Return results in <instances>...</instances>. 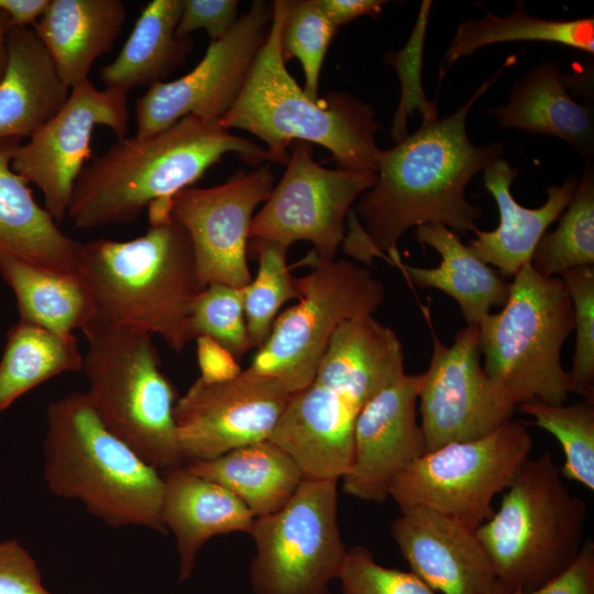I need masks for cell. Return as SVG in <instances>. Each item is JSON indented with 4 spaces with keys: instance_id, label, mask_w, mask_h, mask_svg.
<instances>
[{
    "instance_id": "obj_1",
    "label": "cell",
    "mask_w": 594,
    "mask_h": 594,
    "mask_svg": "<svg viewBox=\"0 0 594 594\" xmlns=\"http://www.w3.org/2000/svg\"><path fill=\"white\" fill-rule=\"evenodd\" d=\"M514 56L454 113L422 121L411 135L389 150L381 151L373 186L350 211L349 233L342 246L346 254L365 264L382 257L394 264L397 244L410 228L441 224L454 233L475 232L482 217L465 189L470 180L502 157L504 144L474 145L466 132L468 116L512 65Z\"/></svg>"
},
{
    "instance_id": "obj_2",
    "label": "cell",
    "mask_w": 594,
    "mask_h": 594,
    "mask_svg": "<svg viewBox=\"0 0 594 594\" xmlns=\"http://www.w3.org/2000/svg\"><path fill=\"white\" fill-rule=\"evenodd\" d=\"M396 332L373 316L341 323L311 382L293 394L270 440L285 449L305 479L340 481L353 457L358 417L405 373Z\"/></svg>"
},
{
    "instance_id": "obj_3",
    "label": "cell",
    "mask_w": 594,
    "mask_h": 594,
    "mask_svg": "<svg viewBox=\"0 0 594 594\" xmlns=\"http://www.w3.org/2000/svg\"><path fill=\"white\" fill-rule=\"evenodd\" d=\"M80 278L92 305L87 340L130 329L158 336L174 351L190 341L188 323L202 284L186 229L172 216L142 235L82 243Z\"/></svg>"
},
{
    "instance_id": "obj_4",
    "label": "cell",
    "mask_w": 594,
    "mask_h": 594,
    "mask_svg": "<svg viewBox=\"0 0 594 594\" xmlns=\"http://www.w3.org/2000/svg\"><path fill=\"white\" fill-rule=\"evenodd\" d=\"M230 152L250 164L270 161L266 148L229 133L219 120L193 114L150 136L118 139L81 170L67 217L78 229L132 223L153 202L188 188Z\"/></svg>"
},
{
    "instance_id": "obj_5",
    "label": "cell",
    "mask_w": 594,
    "mask_h": 594,
    "mask_svg": "<svg viewBox=\"0 0 594 594\" xmlns=\"http://www.w3.org/2000/svg\"><path fill=\"white\" fill-rule=\"evenodd\" d=\"M286 10L287 0L273 2L266 40L220 125L260 138L273 163L287 164V147L298 140L328 148L341 169L376 174L382 150L373 109L346 92L310 99L286 69L280 44Z\"/></svg>"
},
{
    "instance_id": "obj_6",
    "label": "cell",
    "mask_w": 594,
    "mask_h": 594,
    "mask_svg": "<svg viewBox=\"0 0 594 594\" xmlns=\"http://www.w3.org/2000/svg\"><path fill=\"white\" fill-rule=\"evenodd\" d=\"M46 421L44 479L52 493L81 502L108 526L166 532L161 472L102 424L87 393L52 402Z\"/></svg>"
},
{
    "instance_id": "obj_7",
    "label": "cell",
    "mask_w": 594,
    "mask_h": 594,
    "mask_svg": "<svg viewBox=\"0 0 594 594\" xmlns=\"http://www.w3.org/2000/svg\"><path fill=\"white\" fill-rule=\"evenodd\" d=\"M586 516V504L569 492L544 451L521 464L498 509L475 531L496 581L530 591L573 563L584 543Z\"/></svg>"
},
{
    "instance_id": "obj_8",
    "label": "cell",
    "mask_w": 594,
    "mask_h": 594,
    "mask_svg": "<svg viewBox=\"0 0 594 594\" xmlns=\"http://www.w3.org/2000/svg\"><path fill=\"white\" fill-rule=\"evenodd\" d=\"M477 328L484 372L516 409L529 402L568 400L570 376L561 352L574 330V311L559 276L546 277L526 264L509 283L502 310Z\"/></svg>"
},
{
    "instance_id": "obj_9",
    "label": "cell",
    "mask_w": 594,
    "mask_h": 594,
    "mask_svg": "<svg viewBox=\"0 0 594 594\" xmlns=\"http://www.w3.org/2000/svg\"><path fill=\"white\" fill-rule=\"evenodd\" d=\"M88 343L81 371L102 424L160 472L184 464L174 419L177 394L152 336L119 329Z\"/></svg>"
},
{
    "instance_id": "obj_10",
    "label": "cell",
    "mask_w": 594,
    "mask_h": 594,
    "mask_svg": "<svg viewBox=\"0 0 594 594\" xmlns=\"http://www.w3.org/2000/svg\"><path fill=\"white\" fill-rule=\"evenodd\" d=\"M308 261L310 272L295 278L298 304L276 317L246 369L276 380L292 395L311 382L338 327L373 316L386 297L383 283L352 261L314 254Z\"/></svg>"
},
{
    "instance_id": "obj_11",
    "label": "cell",
    "mask_w": 594,
    "mask_h": 594,
    "mask_svg": "<svg viewBox=\"0 0 594 594\" xmlns=\"http://www.w3.org/2000/svg\"><path fill=\"white\" fill-rule=\"evenodd\" d=\"M527 427L509 419L490 435L426 452L393 481L388 495L399 508L425 506L472 529L493 515L495 496L530 458Z\"/></svg>"
},
{
    "instance_id": "obj_12",
    "label": "cell",
    "mask_w": 594,
    "mask_h": 594,
    "mask_svg": "<svg viewBox=\"0 0 594 594\" xmlns=\"http://www.w3.org/2000/svg\"><path fill=\"white\" fill-rule=\"evenodd\" d=\"M338 482L305 479L283 508L255 518L249 568L254 594H330L348 551L338 524Z\"/></svg>"
},
{
    "instance_id": "obj_13",
    "label": "cell",
    "mask_w": 594,
    "mask_h": 594,
    "mask_svg": "<svg viewBox=\"0 0 594 594\" xmlns=\"http://www.w3.org/2000/svg\"><path fill=\"white\" fill-rule=\"evenodd\" d=\"M375 178L371 172L326 168L314 160L309 143L298 142L282 179L253 217L249 240L287 248L304 240L314 245L318 258L334 260L345 220Z\"/></svg>"
},
{
    "instance_id": "obj_14",
    "label": "cell",
    "mask_w": 594,
    "mask_h": 594,
    "mask_svg": "<svg viewBox=\"0 0 594 594\" xmlns=\"http://www.w3.org/2000/svg\"><path fill=\"white\" fill-rule=\"evenodd\" d=\"M271 20V6L254 1L222 37L210 43L191 72L150 86L135 102V135L156 134L189 114L220 121L238 99Z\"/></svg>"
},
{
    "instance_id": "obj_15",
    "label": "cell",
    "mask_w": 594,
    "mask_h": 594,
    "mask_svg": "<svg viewBox=\"0 0 594 594\" xmlns=\"http://www.w3.org/2000/svg\"><path fill=\"white\" fill-rule=\"evenodd\" d=\"M128 94L95 87L89 79L73 87L61 110L25 144H19L11 168L44 196V208L56 222L67 217L74 186L91 156L96 125L118 139L129 129Z\"/></svg>"
},
{
    "instance_id": "obj_16",
    "label": "cell",
    "mask_w": 594,
    "mask_h": 594,
    "mask_svg": "<svg viewBox=\"0 0 594 594\" xmlns=\"http://www.w3.org/2000/svg\"><path fill=\"white\" fill-rule=\"evenodd\" d=\"M432 331V353L418 400L426 452L485 437L512 419L516 407L496 389L481 364L477 326L468 324L448 346Z\"/></svg>"
},
{
    "instance_id": "obj_17",
    "label": "cell",
    "mask_w": 594,
    "mask_h": 594,
    "mask_svg": "<svg viewBox=\"0 0 594 594\" xmlns=\"http://www.w3.org/2000/svg\"><path fill=\"white\" fill-rule=\"evenodd\" d=\"M290 396L276 380L248 370L226 382L198 377L174 407L184 463L268 440Z\"/></svg>"
},
{
    "instance_id": "obj_18",
    "label": "cell",
    "mask_w": 594,
    "mask_h": 594,
    "mask_svg": "<svg viewBox=\"0 0 594 594\" xmlns=\"http://www.w3.org/2000/svg\"><path fill=\"white\" fill-rule=\"evenodd\" d=\"M273 185L274 175L265 165L215 187L185 188L169 199V213L190 238L205 286L243 288L251 282L246 245L253 211L268 198Z\"/></svg>"
},
{
    "instance_id": "obj_19",
    "label": "cell",
    "mask_w": 594,
    "mask_h": 594,
    "mask_svg": "<svg viewBox=\"0 0 594 594\" xmlns=\"http://www.w3.org/2000/svg\"><path fill=\"white\" fill-rule=\"evenodd\" d=\"M421 374H406L378 392L360 413L343 492L364 502L389 497L393 481L426 453L417 420Z\"/></svg>"
},
{
    "instance_id": "obj_20",
    "label": "cell",
    "mask_w": 594,
    "mask_h": 594,
    "mask_svg": "<svg viewBox=\"0 0 594 594\" xmlns=\"http://www.w3.org/2000/svg\"><path fill=\"white\" fill-rule=\"evenodd\" d=\"M392 537L410 572L442 594H490L495 575L472 529L425 506L400 509Z\"/></svg>"
},
{
    "instance_id": "obj_21",
    "label": "cell",
    "mask_w": 594,
    "mask_h": 594,
    "mask_svg": "<svg viewBox=\"0 0 594 594\" xmlns=\"http://www.w3.org/2000/svg\"><path fill=\"white\" fill-rule=\"evenodd\" d=\"M518 175L508 161L498 158L483 170V184L496 201L499 222L492 231L476 230L468 245L484 263L493 265L504 277H514L531 262L534 252L547 229L574 197L580 178L571 174L561 185L547 189L546 202L535 209L518 204L510 186Z\"/></svg>"
},
{
    "instance_id": "obj_22",
    "label": "cell",
    "mask_w": 594,
    "mask_h": 594,
    "mask_svg": "<svg viewBox=\"0 0 594 594\" xmlns=\"http://www.w3.org/2000/svg\"><path fill=\"white\" fill-rule=\"evenodd\" d=\"M161 474V520L166 531L169 529L175 536L179 581L184 582L190 579L208 540L237 531L250 534L255 517L229 490L193 473L185 464Z\"/></svg>"
},
{
    "instance_id": "obj_23",
    "label": "cell",
    "mask_w": 594,
    "mask_h": 594,
    "mask_svg": "<svg viewBox=\"0 0 594 594\" xmlns=\"http://www.w3.org/2000/svg\"><path fill=\"white\" fill-rule=\"evenodd\" d=\"M20 139L0 141V251L47 271L80 278L82 243L66 235L11 168Z\"/></svg>"
},
{
    "instance_id": "obj_24",
    "label": "cell",
    "mask_w": 594,
    "mask_h": 594,
    "mask_svg": "<svg viewBox=\"0 0 594 594\" xmlns=\"http://www.w3.org/2000/svg\"><path fill=\"white\" fill-rule=\"evenodd\" d=\"M7 48L8 65L0 81V141L30 139L61 110L70 88L33 29L12 26Z\"/></svg>"
},
{
    "instance_id": "obj_25",
    "label": "cell",
    "mask_w": 594,
    "mask_h": 594,
    "mask_svg": "<svg viewBox=\"0 0 594 594\" xmlns=\"http://www.w3.org/2000/svg\"><path fill=\"white\" fill-rule=\"evenodd\" d=\"M125 19L121 0H51L33 30L72 89L89 79L95 61L112 50Z\"/></svg>"
},
{
    "instance_id": "obj_26",
    "label": "cell",
    "mask_w": 594,
    "mask_h": 594,
    "mask_svg": "<svg viewBox=\"0 0 594 594\" xmlns=\"http://www.w3.org/2000/svg\"><path fill=\"white\" fill-rule=\"evenodd\" d=\"M488 113L503 128L557 136L592 162L593 110L572 98L556 62L530 69L514 84L507 103L490 109Z\"/></svg>"
},
{
    "instance_id": "obj_27",
    "label": "cell",
    "mask_w": 594,
    "mask_h": 594,
    "mask_svg": "<svg viewBox=\"0 0 594 594\" xmlns=\"http://www.w3.org/2000/svg\"><path fill=\"white\" fill-rule=\"evenodd\" d=\"M416 238L441 257L439 266L426 268L394 263L418 288L438 289L453 298L468 324L479 326L493 307H503L509 283L491 265L481 261L460 237L441 224L416 228Z\"/></svg>"
},
{
    "instance_id": "obj_28",
    "label": "cell",
    "mask_w": 594,
    "mask_h": 594,
    "mask_svg": "<svg viewBox=\"0 0 594 594\" xmlns=\"http://www.w3.org/2000/svg\"><path fill=\"white\" fill-rule=\"evenodd\" d=\"M184 464L193 473L229 490L255 518L283 508L305 480L294 458L270 439Z\"/></svg>"
},
{
    "instance_id": "obj_29",
    "label": "cell",
    "mask_w": 594,
    "mask_h": 594,
    "mask_svg": "<svg viewBox=\"0 0 594 594\" xmlns=\"http://www.w3.org/2000/svg\"><path fill=\"white\" fill-rule=\"evenodd\" d=\"M183 3L152 0L142 9L116 59L100 69L105 88L128 94L135 87H150L185 63L193 38L176 35Z\"/></svg>"
},
{
    "instance_id": "obj_30",
    "label": "cell",
    "mask_w": 594,
    "mask_h": 594,
    "mask_svg": "<svg viewBox=\"0 0 594 594\" xmlns=\"http://www.w3.org/2000/svg\"><path fill=\"white\" fill-rule=\"evenodd\" d=\"M0 274L13 290L20 320L59 334L82 330L92 305L81 278L47 271L0 251Z\"/></svg>"
},
{
    "instance_id": "obj_31",
    "label": "cell",
    "mask_w": 594,
    "mask_h": 594,
    "mask_svg": "<svg viewBox=\"0 0 594 594\" xmlns=\"http://www.w3.org/2000/svg\"><path fill=\"white\" fill-rule=\"evenodd\" d=\"M82 361L74 333L59 334L20 320L8 333L0 361V411L45 381L81 371Z\"/></svg>"
},
{
    "instance_id": "obj_32",
    "label": "cell",
    "mask_w": 594,
    "mask_h": 594,
    "mask_svg": "<svg viewBox=\"0 0 594 594\" xmlns=\"http://www.w3.org/2000/svg\"><path fill=\"white\" fill-rule=\"evenodd\" d=\"M514 41H542L558 43L594 54V18L550 20L528 14L524 2L507 16L487 13L485 18L461 23L453 36L440 68L442 78L459 59L476 50L497 43Z\"/></svg>"
},
{
    "instance_id": "obj_33",
    "label": "cell",
    "mask_w": 594,
    "mask_h": 594,
    "mask_svg": "<svg viewBox=\"0 0 594 594\" xmlns=\"http://www.w3.org/2000/svg\"><path fill=\"white\" fill-rule=\"evenodd\" d=\"M559 219L557 229L541 238L530 262L546 277L594 265L593 162H586L574 197Z\"/></svg>"
},
{
    "instance_id": "obj_34",
    "label": "cell",
    "mask_w": 594,
    "mask_h": 594,
    "mask_svg": "<svg viewBox=\"0 0 594 594\" xmlns=\"http://www.w3.org/2000/svg\"><path fill=\"white\" fill-rule=\"evenodd\" d=\"M517 409L560 442L561 475L594 491V399L572 405L529 402Z\"/></svg>"
},
{
    "instance_id": "obj_35",
    "label": "cell",
    "mask_w": 594,
    "mask_h": 594,
    "mask_svg": "<svg viewBox=\"0 0 594 594\" xmlns=\"http://www.w3.org/2000/svg\"><path fill=\"white\" fill-rule=\"evenodd\" d=\"M253 252L258 261L255 278L242 288L246 329L253 349L267 340L279 308L288 300L298 299L295 278L287 266L286 245L258 241Z\"/></svg>"
},
{
    "instance_id": "obj_36",
    "label": "cell",
    "mask_w": 594,
    "mask_h": 594,
    "mask_svg": "<svg viewBox=\"0 0 594 594\" xmlns=\"http://www.w3.org/2000/svg\"><path fill=\"white\" fill-rule=\"evenodd\" d=\"M337 31L318 0L287 1L280 32L282 51L284 58L295 57L300 62L304 91L310 99H319L320 70Z\"/></svg>"
},
{
    "instance_id": "obj_37",
    "label": "cell",
    "mask_w": 594,
    "mask_h": 594,
    "mask_svg": "<svg viewBox=\"0 0 594 594\" xmlns=\"http://www.w3.org/2000/svg\"><path fill=\"white\" fill-rule=\"evenodd\" d=\"M190 340L207 336L240 360L252 349L243 307L242 288L211 283L196 299L188 323Z\"/></svg>"
},
{
    "instance_id": "obj_38",
    "label": "cell",
    "mask_w": 594,
    "mask_h": 594,
    "mask_svg": "<svg viewBox=\"0 0 594 594\" xmlns=\"http://www.w3.org/2000/svg\"><path fill=\"white\" fill-rule=\"evenodd\" d=\"M574 311L575 352L569 372L571 393L594 399V265L563 272Z\"/></svg>"
},
{
    "instance_id": "obj_39",
    "label": "cell",
    "mask_w": 594,
    "mask_h": 594,
    "mask_svg": "<svg viewBox=\"0 0 594 594\" xmlns=\"http://www.w3.org/2000/svg\"><path fill=\"white\" fill-rule=\"evenodd\" d=\"M431 1L421 3L420 13L408 44L398 53H389L388 62L397 69L402 82V99L394 117L392 136L396 143L404 140L407 116L416 109L424 120L438 118L433 103L425 97L420 84L421 55Z\"/></svg>"
},
{
    "instance_id": "obj_40",
    "label": "cell",
    "mask_w": 594,
    "mask_h": 594,
    "mask_svg": "<svg viewBox=\"0 0 594 594\" xmlns=\"http://www.w3.org/2000/svg\"><path fill=\"white\" fill-rule=\"evenodd\" d=\"M339 581L341 594H436L413 572L380 564L360 544L348 549Z\"/></svg>"
},
{
    "instance_id": "obj_41",
    "label": "cell",
    "mask_w": 594,
    "mask_h": 594,
    "mask_svg": "<svg viewBox=\"0 0 594 594\" xmlns=\"http://www.w3.org/2000/svg\"><path fill=\"white\" fill-rule=\"evenodd\" d=\"M176 28L178 37L205 29L211 42L222 37L237 22L239 2L234 0H183Z\"/></svg>"
},
{
    "instance_id": "obj_42",
    "label": "cell",
    "mask_w": 594,
    "mask_h": 594,
    "mask_svg": "<svg viewBox=\"0 0 594 594\" xmlns=\"http://www.w3.org/2000/svg\"><path fill=\"white\" fill-rule=\"evenodd\" d=\"M0 594H52L36 561L15 539L0 542Z\"/></svg>"
},
{
    "instance_id": "obj_43",
    "label": "cell",
    "mask_w": 594,
    "mask_h": 594,
    "mask_svg": "<svg viewBox=\"0 0 594 594\" xmlns=\"http://www.w3.org/2000/svg\"><path fill=\"white\" fill-rule=\"evenodd\" d=\"M490 594H594V543L584 541L566 570L535 590L508 588L496 581Z\"/></svg>"
},
{
    "instance_id": "obj_44",
    "label": "cell",
    "mask_w": 594,
    "mask_h": 594,
    "mask_svg": "<svg viewBox=\"0 0 594 594\" xmlns=\"http://www.w3.org/2000/svg\"><path fill=\"white\" fill-rule=\"evenodd\" d=\"M199 378L207 383L226 382L238 377L242 369L235 356L210 337L196 338Z\"/></svg>"
},
{
    "instance_id": "obj_45",
    "label": "cell",
    "mask_w": 594,
    "mask_h": 594,
    "mask_svg": "<svg viewBox=\"0 0 594 594\" xmlns=\"http://www.w3.org/2000/svg\"><path fill=\"white\" fill-rule=\"evenodd\" d=\"M330 21L339 29L356 18H376L386 1L383 0H318Z\"/></svg>"
},
{
    "instance_id": "obj_46",
    "label": "cell",
    "mask_w": 594,
    "mask_h": 594,
    "mask_svg": "<svg viewBox=\"0 0 594 594\" xmlns=\"http://www.w3.org/2000/svg\"><path fill=\"white\" fill-rule=\"evenodd\" d=\"M51 0H0V11L12 26L30 28L44 14Z\"/></svg>"
},
{
    "instance_id": "obj_47",
    "label": "cell",
    "mask_w": 594,
    "mask_h": 594,
    "mask_svg": "<svg viewBox=\"0 0 594 594\" xmlns=\"http://www.w3.org/2000/svg\"><path fill=\"white\" fill-rule=\"evenodd\" d=\"M11 28L9 16L0 11V81L4 76L8 65L7 35Z\"/></svg>"
}]
</instances>
